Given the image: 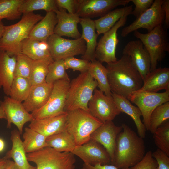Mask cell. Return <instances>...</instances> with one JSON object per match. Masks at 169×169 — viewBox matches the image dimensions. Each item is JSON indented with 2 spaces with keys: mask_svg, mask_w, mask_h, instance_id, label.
<instances>
[{
  "mask_svg": "<svg viewBox=\"0 0 169 169\" xmlns=\"http://www.w3.org/2000/svg\"><path fill=\"white\" fill-rule=\"evenodd\" d=\"M79 23L82 28L80 38L84 40L86 44L85 53L81 58L90 61L95 59V54L98 35L95 32L94 20L90 18H80Z\"/></svg>",
  "mask_w": 169,
  "mask_h": 169,
  "instance_id": "d4e9b609",
  "label": "cell"
},
{
  "mask_svg": "<svg viewBox=\"0 0 169 169\" xmlns=\"http://www.w3.org/2000/svg\"><path fill=\"white\" fill-rule=\"evenodd\" d=\"M133 10L132 5L124 6L112 10L99 18L94 20L98 35L108 31L122 17L131 14Z\"/></svg>",
  "mask_w": 169,
  "mask_h": 169,
  "instance_id": "83f0119b",
  "label": "cell"
},
{
  "mask_svg": "<svg viewBox=\"0 0 169 169\" xmlns=\"http://www.w3.org/2000/svg\"><path fill=\"white\" fill-rule=\"evenodd\" d=\"M50 55L54 60L64 59L75 55H83L85 52V41L81 38L66 39L53 33L47 41Z\"/></svg>",
  "mask_w": 169,
  "mask_h": 169,
  "instance_id": "30bf717a",
  "label": "cell"
},
{
  "mask_svg": "<svg viewBox=\"0 0 169 169\" xmlns=\"http://www.w3.org/2000/svg\"><path fill=\"white\" fill-rule=\"evenodd\" d=\"M16 56H11L0 50V89L2 88L6 96H9L10 89L14 78Z\"/></svg>",
  "mask_w": 169,
  "mask_h": 169,
  "instance_id": "603a6c76",
  "label": "cell"
},
{
  "mask_svg": "<svg viewBox=\"0 0 169 169\" xmlns=\"http://www.w3.org/2000/svg\"><path fill=\"white\" fill-rule=\"evenodd\" d=\"M161 7L165 15L164 23L167 29L169 27V0H163Z\"/></svg>",
  "mask_w": 169,
  "mask_h": 169,
  "instance_id": "7dc6e473",
  "label": "cell"
},
{
  "mask_svg": "<svg viewBox=\"0 0 169 169\" xmlns=\"http://www.w3.org/2000/svg\"><path fill=\"white\" fill-rule=\"evenodd\" d=\"M53 84L46 82L32 86L27 99L22 103L26 110L33 112L41 108L47 102L51 94Z\"/></svg>",
  "mask_w": 169,
  "mask_h": 169,
  "instance_id": "44dd1931",
  "label": "cell"
},
{
  "mask_svg": "<svg viewBox=\"0 0 169 169\" xmlns=\"http://www.w3.org/2000/svg\"><path fill=\"white\" fill-rule=\"evenodd\" d=\"M33 60L25 54L21 53L16 56L14 77L29 78Z\"/></svg>",
  "mask_w": 169,
  "mask_h": 169,
  "instance_id": "ab89813d",
  "label": "cell"
},
{
  "mask_svg": "<svg viewBox=\"0 0 169 169\" xmlns=\"http://www.w3.org/2000/svg\"><path fill=\"white\" fill-rule=\"evenodd\" d=\"M127 17H122L110 30L103 34L97 44L95 54V59L102 63L107 64L117 60L116 50L119 40L117 32L120 28L125 24Z\"/></svg>",
  "mask_w": 169,
  "mask_h": 169,
  "instance_id": "8fae6325",
  "label": "cell"
},
{
  "mask_svg": "<svg viewBox=\"0 0 169 169\" xmlns=\"http://www.w3.org/2000/svg\"><path fill=\"white\" fill-rule=\"evenodd\" d=\"M143 81L142 86L138 91L157 92L163 89L169 90V68H156L149 72Z\"/></svg>",
  "mask_w": 169,
  "mask_h": 169,
  "instance_id": "7402d4cb",
  "label": "cell"
},
{
  "mask_svg": "<svg viewBox=\"0 0 169 169\" xmlns=\"http://www.w3.org/2000/svg\"><path fill=\"white\" fill-rule=\"evenodd\" d=\"M122 130L121 126L116 125L112 121L103 124L91 134L90 139L102 145L106 150L113 161L117 136Z\"/></svg>",
  "mask_w": 169,
  "mask_h": 169,
  "instance_id": "ac0fdd59",
  "label": "cell"
},
{
  "mask_svg": "<svg viewBox=\"0 0 169 169\" xmlns=\"http://www.w3.org/2000/svg\"><path fill=\"white\" fill-rule=\"evenodd\" d=\"M72 153L81 159L84 163L91 166L111 164L110 157L105 149L91 139L81 145L76 146Z\"/></svg>",
  "mask_w": 169,
  "mask_h": 169,
  "instance_id": "9a60e30c",
  "label": "cell"
},
{
  "mask_svg": "<svg viewBox=\"0 0 169 169\" xmlns=\"http://www.w3.org/2000/svg\"><path fill=\"white\" fill-rule=\"evenodd\" d=\"M48 146L59 152H72L76 146L74 136L66 129L47 137Z\"/></svg>",
  "mask_w": 169,
  "mask_h": 169,
  "instance_id": "f1b7e54d",
  "label": "cell"
},
{
  "mask_svg": "<svg viewBox=\"0 0 169 169\" xmlns=\"http://www.w3.org/2000/svg\"><path fill=\"white\" fill-rule=\"evenodd\" d=\"M97 86L88 71L81 73L72 79L70 82L64 111L80 109L89 112L88 104Z\"/></svg>",
  "mask_w": 169,
  "mask_h": 169,
  "instance_id": "277c9868",
  "label": "cell"
},
{
  "mask_svg": "<svg viewBox=\"0 0 169 169\" xmlns=\"http://www.w3.org/2000/svg\"><path fill=\"white\" fill-rule=\"evenodd\" d=\"M118 135L111 164L119 169L130 168L143 158L145 147L143 139L125 123Z\"/></svg>",
  "mask_w": 169,
  "mask_h": 169,
  "instance_id": "7a4b0ae2",
  "label": "cell"
},
{
  "mask_svg": "<svg viewBox=\"0 0 169 169\" xmlns=\"http://www.w3.org/2000/svg\"><path fill=\"white\" fill-rule=\"evenodd\" d=\"M58 8L67 10L68 13H76L79 5V0H55Z\"/></svg>",
  "mask_w": 169,
  "mask_h": 169,
  "instance_id": "f6af8a7d",
  "label": "cell"
},
{
  "mask_svg": "<svg viewBox=\"0 0 169 169\" xmlns=\"http://www.w3.org/2000/svg\"><path fill=\"white\" fill-rule=\"evenodd\" d=\"M154 1L153 0H130L135 5L131 14L138 18L151 7Z\"/></svg>",
  "mask_w": 169,
  "mask_h": 169,
  "instance_id": "7bdbcfd3",
  "label": "cell"
},
{
  "mask_svg": "<svg viewBox=\"0 0 169 169\" xmlns=\"http://www.w3.org/2000/svg\"><path fill=\"white\" fill-rule=\"evenodd\" d=\"M5 169H19V168L14 161L10 159H8Z\"/></svg>",
  "mask_w": 169,
  "mask_h": 169,
  "instance_id": "c3c4849f",
  "label": "cell"
},
{
  "mask_svg": "<svg viewBox=\"0 0 169 169\" xmlns=\"http://www.w3.org/2000/svg\"><path fill=\"white\" fill-rule=\"evenodd\" d=\"M0 106L3 109L7 121V127L10 128L12 123L17 127L21 135L24 124L33 119L23 106L22 103L6 96L3 100L0 101Z\"/></svg>",
  "mask_w": 169,
  "mask_h": 169,
  "instance_id": "2e32d148",
  "label": "cell"
},
{
  "mask_svg": "<svg viewBox=\"0 0 169 169\" xmlns=\"http://www.w3.org/2000/svg\"><path fill=\"white\" fill-rule=\"evenodd\" d=\"M6 119V116L3 109L0 106V119Z\"/></svg>",
  "mask_w": 169,
  "mask_h": 169,
  "instance_id": "f5cc1de1",
  "label": "cell"
},
{
  "mask_svg": "<svg viewBox=\"0 0 169 169\" xmlns=\"http://www.w3.org/2000/svg\"><path fill=\"white\" fill-rule=\"evenodd\" d=\"M43 17L33 12L24 13L17 23L5 26L4 33L0 39V50L11 56H17L22 53V41L28 38L33 27Z\"/></svg>",
  "mask_w": 169,
  "mask_h": 169,
  "instance_id": "3957f363",
  "label": "cell"
},
{
  "mask_svg": "<svg viewBox=\"0 0 169 169\" xmlns=\"http://www.w3.org/2000/svg\"><path fill=\"white\" fill-rule=\"evenodd\" d=\"M169 119V101L156 107L152 112L150 119L149 131L153 134L156 129Z\"/></svg>",
  "mask_w": 169,
  "mask_h": 169,
  "instance_id": "8d00e7d4",
  "label": "cell"
},
{
  "mask_svg": "<svg viewBox=\"0 0 169 169\" xmlns=\"http://www.w3.org/2000/svg\"><path fill=\"white\" fill-rule=\"evenodd\" d=\"M82 169H83L82 168Z\"/></svg>",
  "mask_w": 169,
  "mask_h": 169,
  "instance_id": "db71d44e",
  "label": "cell"
},
{
  "mask_svg": "<svg viewBox=\"0 0 169 169\" xmlns=\"http://www.w3.org/2000/svg\"><path fill=\"white\" fill-rule=\"evenodd\" d=\"M93 78L97 82L99 90L106 95H111L112 93L109 85L107 71L102 63L96 60L90 61L88 70Z\"/></svg>",
  "mask_w": 169,
  "mask_h": 169,
  "instance_id": "4dcf8cb0",
  "label": "cell"
},
{
  "mask_svg": "<svg viewBox=\"0 0 169 169\" xmlns=\"http://www.w3.org/2000/svg\"><path fill=\"white\" fill-rule=\"evenodd\" d=\"M152 156L157 162V169H169V156L166 153L158 148L152 152Z\"/></svg>",
  "mask_w": 169,
  "mask_h": 169,
  "instance_id": "ee69618b",
  "label": "cell"
},
{
  "mask_svg": "<svg viewBox=\"0 0 169 169\" xmlns=\"http://www.w3.org/2000/svg\"><path fill=\"white\" fill-rule=\"evenodd\" d=\"M123 55L130 57L139 73L143 80L151 71V60L150 55L140 40L129 42L124 48Z\"/></svg>",
  "mask_w": 169,
  "mask_h": 169,
  "instance_id": "e0dca14e",
  "label": "cell"
},
{
  "mask_svg": "<svg viewBox=\"0 0 169 169\" xmlns=\"http://www.w3.org/2000/svg\"><path fill=\"white\" fill-rule=\"evenodd\" d=\"M58 20L54 33L62 37L65 36L77 39L81 34L79 32L77 25L80 23V18L76 13H68L66 10L59 8L55 12Z\"/></svg>",
  "mask_w": 169,
  "mask_h": 169,
  "instance_id": "d6986e66",
  "label": "cell"
},
{
  "mask_svg": "<svg viewBox=\"0 0 169 169\" xmlns=\"http://www.w3.org/2000/svg\"><path fill=\"white\" fill-rule=\"evenodd\" d=\"M76 13L80 18H90L101 17L114 8L125 6L130 0H79Z\"/></svg>",
  "mask_w": 169,
  "mask_h": 169,
  "instance_id": "5bb4252c",
  "label": "cell"
},
{
  "mask_svg": "<svg viewBox=\"0 0 169 169\" xmlns=\"http://www.w3.org/2000/svg\"><path fill=\"white\" fill-rule=\"evenodd\" d=\"M54 61L48 60H33L29 78L32 86L39 84L45 82L49 65Z\"/></svg>",
  "mask_w": 169,
  "mask_h": 169,
  "instance_id": "d590c367",
  "label": "cell"
},
{
  "mask_svg": "<svg viewBox=\"0 0 169 169\" xmlns=\"http://www.w3.org/2000/svg\"><path fill=\"white\" fill-rule=\"evenodd\" d=\"M112 96L121 113H125L131 118L136 126L138 135L144 138L146 130L141 120L142 114L139 108L133 105L127 99L123 96L114 93H112Z\"/></svg>",
  "mask_w": 169,
  "mask_h": 169,
  "instance_id": "484cf974",
  "label": "cell"
},
{
  "mask_svg": "<svg viewBox=\"0 0 169 169\" xmlns=\"http://www.w3.org/2000/svg\"><path fill=\"white\" fill-rule=\"evenodd\" d=\"M89 112L103 123L113 121L120 113L111 95L96 88L88 104Z\"/></svg>",
  "mask_w": 169,
  "mask_h": 169,
  "instance_id": "4fadbf2b",
  "label": "cell"
},
{
  "mask_svg": "<svg viewBox=\"0 0 169 169\" xmlns=\"http://www.w3.org/2000/svg\"><path fill=\"white\" fill-rule=\"evenodd\" d=\"M57 22L55 12H46L45 16L33 27L28 38L41 42H47L48 38L54 33Z\"/></svg>",
  "mask_w": 169,
  "mask_h": 169,
  "instance_id": "4316f807",
  "label": "cell"
},
{
  "mask_svg": "<svg viewBox=\"0 0 169 169\" xmlns=\"http://www.w3.org/2000/svg\"><path fill=\"white\" fill-rule=\"evenodd\" d=\"M58 9L55 0H25L21 5L19 11L23 14L37 10L55 12Z\"/></svg>",
  "mask_w": 169,
  "mask_h": 169,
  "instance_id": "836d02e7",
  "label": "cell"
},
{
  "mask_svg": "<svg viewBox=\"0 0 169 169\" xmlns=\"http://www.w3.org/2000/svg\"><path fill=\"white\" fill-rule=\"evenodd\" d=\"M67 113L66 129L74 136L76 146L89 141L92 133L103 124L90 112L80 109Z\"/></svg>",
  "mask_w": 169,
  "mask_h": 169,
  "instance_id": "5b68a950",
  "label": "cell"
},
{
  "mask_svg": "<svg viewBox=\"0 0 169 169\" xmlns=\"http://www.w3.org/2000/svg\"><path fill=\"white\" fill-rule=\"evenodd\" d=\"M25 0H0V20H13L19 18L22 13L19 11Z\"/></svg>",
  "mask_w": 169,
  "mask_h": 169,
  "instance_id": "e575fe53",
  "label": "cell"
},
{
  "mask_svg": "<svg viewBox=\"0 0 169 169\" xmlns=\"http://www.w3.org/2000/svg\"><path fill=\"white\" fill-rule=\"evenodd\" d=\"M157 164L150 151L146 153L142 159L130 169H157Z\"/></svg>",
  "mask_w": 169,
  "mask_h": 169,
  "instance_id": "b9f144b4",
  "label": "cell"
},
{
  "mask_svg": "<svg viewBox=\"0 0 169 169\" xmlns=\"http://www.w3.org/2000/svg\"><path fill=\"white\" fill-rule=\"evenodd\" d=\"M66 70L64 59L54 61L49 65L45 82L53 84L60 80H70Z\"/></svg>",
  "mask_w": 169,
  "mask_h": 169,
  "instance_id": "74e56055",
  "label": "cell"
},
{
  "mask_svg": "<svg viewBox=\"0 0 169 169\" xmlns=\"http://www.w3.org/2000/svg\"><path fill=\"white\" fill-rule=\"evenodd\" d=\"M106 68L112 93L128 99L142 86L143 79L129 56L123 55L117 61L107 64Z\"/></svg>",
  "mask_w": 169,
  "mask_h": 169,
  "instance_id": "6da1fadb",
  "label": "cell"
},
{
  "mask_svg": "<svg viewBox=\"0 0 169 169\" xmlns=\"http://www.w3.org/2000/svg\"><path fill=\"white\" fill-rule=\"evenodd\" d=\"M163 0H155L151 7L130 25L122 29L121 36L126 37L131 32L140 28L147 30L148 32L156 27L163 25L164 23L165 15L161 7Z\"/></svg>",
  "mask_w": 169,
  "mask_h": 169,
  "instance_id": "7c38bea8",
  "label": "cell"
},
{
  "mask_svg": "<svg viewBox=\"0 0 169 169\" xmlns=\"http://www.w3.org/2000/svg\"><path fill=\"white\" fill-rule=\"evenodd\" d=\"M7 159L5 156L0 157V169H5Z\"/></svg>",
  "mask_w": 169,
  "mask_h": 169,
  "instance_id": "681fc988",
  "label": "cell"
},
{
  "mask_svg": "<svg viewBox=\"0 0 169 169\" xmlns=\"http://www.w3.org/2000/svg\"><path fill=\"white\" fill-rule=\"evenodd\" d=\"M28 161L36 169H75L76 159L72 152H59L49 146L26 154Z\"/></svg>",
  "mask_w": 169,
  "mask_h": 169,
  "instance_id": "52a82bcc",
  "label": "cell"
},
{
  "mask_svg": "<svg viewBox=\"0 0 169 169\" xmlns=\"http://www.w3.org/2000/svg\"><path fill=\"white\" fill-rule=\"evenodd\" d=\"M5 143L4 141L0 138V153L2 152L5 148Z\"/></svg>",
  "mask_w": 169,
  "mask_h": 169,
  "instance_id": "816d5d0a",
  "label": "cell"
},
{
  "mask_svg": "<svg viewBox=\"0 0 169 169\" xmlns=\"http://www.w3.org/2000/svg\"><path fill=\"white\" fill-rule=\"evenodd\" d=\"M67 113L39 119H33L28 127L46 137L66 129Z\"/></svg>",
  "mask_w": 169,
  "mask_h": 169,
  "instance_id": "ffe728a7",
  "label": "cell"
},
{
  "mask_svg": "<svg viewBox=\"0 0 169 169\" xmlns=\"http://www.w3.org/2000/svg\"><path fill=\"white\" fill-rule=\"evenodd\" d=\"M5 26L3 25L2 20H0V39L2 37L4 33Z\"/></svg>",
  "mask_w": 169,
  "mask_h": 169,
  "instance_id": "f907efd6",
  "label": "cell"
},
{
  "mask_svg": "<svg viewBox=\"0 0 169 169\" xmlns=\"http://www.w3.org/2000/svg\"><path fill=\"white\" fill-rule=\"evenodd\" d=\"M23 144L26 153H30L38 151L48 146L47 137L29 127L24 128Z\"/></svg>",
  "mask_w": 169,
  "mask_h": 169,
  "instance_id": "f546056e",
  "label": "cell"
},
{
  "mask_svg": "<svg viewBox=\"0 0 169 169\" xmlns=\"http://www.w3.org/2000/svg\"><path fill=\"white\" fill-rule=\"evenodd\" d=\"M154 143L158 148L169 156V121L164 122L153 134Z\"/></svg>",
  "mask_w": 169,
  "mask_h": 169,
  "instance_id": "f35d334b",
  "label": "cell"
},
{
  "mask_svg": "<svg viewBox=\"0 0 169 169\" xmlns=\"http://www.w3.org/2000/svg\"><path fill=\"white\" fill-rule=\"evenodd\" d=\"M134 34L141 41L149 54L151 60V71L154 70L156 68L158 63L165 57L166 52L169 51L166 30L163 25H160L147 33L136 30Z\"/></svg>",
  "mask_w": 169,
  "mask_h": 169,
  "instance_id": "8992f818",
  "label": "cell"
},
{
  "mask_svg": "<svg viewBox=\"0 0 169 169\" xmlns=\"http://www.w3.org/2000/svg\"><path fill=\"white\" fill-rule=\"evenodd\" d=\"M11 134L12 147L8 151L5 156L7 159H13L19 169H36V167L32 166L29 163L18 130H13Z\"/></svg>",
  "mask_w": 169,
  "mask_h": 169,
  "instance_id": "cb8c5ba5",
  "label": "cell"
},
{
  "mask_svg": "<svg viewBox=\"0 0 169 169\" xmlns=\"http://www.w3.org/2000/svg\"><path fill=\"white\" fill-rule=\"evenodd\" d=\"M127 99L139 108L143 118V123L146 130L149 131L151 115L158 106L169 101V90L161 93L137 91Z\"/></svg>",
  "mask_w": 169,
  "mask_h": 169,
  "instance_id": "9c48e42d",
  "label": "cell"
},
{
  "mask_svg": "<svg viewBox=\"0 0 169 169\" xmlns=\"http://www.w3.org/2000/svg\"><path fill=\"white\" fill-rule=\"evenodd\" d=\"M82 168L83 169H130V168L119 169L112 164L102 165L97 164L94 166H91L84 163Z\"/></svg>",
  "mask_w": 169,
  "mask_h": 169,
  "instance_id": "bcb514c9",
  "label": "cell"
},
{
  "mask_svg": "<svg viewBox=\"0 0 169 169\" xmlns=\"http://www.w3.org/2000/svg\"><path fill=\"white\" fill-rule=\"evenodd\" d=\"M21 53L33 60H48L54 61L49 50L41 47L40 41L29 38L23 40L21 45Z\"/></svg>",
  "mask_w": 169,
  "mask_h": 169,
  "instance_id": "1f68e13d",
  "label": "cell"
},
{
  "mask_svg": "<svg viewBox=\"0 0 169 169\" xmlns=\"http://www.w3.org/2000/svg\"><path fill=\"white\" fill-rule=\"evenodd\" d=\"M70 80L61 79L55 82L49 98L40 109L31 113L33 119L54 116L64 111Z\"/></svg>",
  "mask_w": 169,
  "mask_h": 169,
  "instance_id": "ba28073f",
  "label": "cell"
},
{
  "mask_svg": "<svg viewBox=\"0 0 169 169\" xmlns=\"http://www.w3.org/2000/svg\"><path fill=\"white\" fill-rule=\"evenodd\" d=\"M32 86L29 79L15 77L11 86L9 96L19 102H24L28 98Z\"/></svg>",
  "mask_w": 169,
  "mask_h": 169,
  "instance_id": "d6a6232c",
  "label": "cell"
},
{
  "mask_svg": "<svg viewBox=\"0 0 169 169\" xmlns=\"http://www.w3.org/2000/svg\"><path fill=\"white\" fill-rule=\"evenodd\" d=\"M64 61L66 70L70 69L73 71H78L81 73L88 71L90 64V61L89 60L74 57L66 58Z\"/></svg>",
  "mask_w": 169,
  "mask_h": 169,
  "instance_id": "60d3db41",
  "label": "cell"
}]
</instances>
